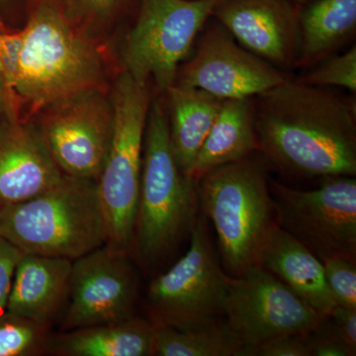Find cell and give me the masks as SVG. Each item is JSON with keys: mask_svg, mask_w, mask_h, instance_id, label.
I'll return each instance as SVG.
<instances>
[{"mask_svg": "<svg viewBox=\"0 0 356 356\" xmlns=\"http://www.w3.org/2000/svg\"><path fill=\"white\" fill-rule=\"evenodd\" d=\"M259 152L293 177H356V98L289 77L252 97Z\"/></svg>", "mask_w": 356, "mask_h": 356, "instance_id": "6da1fadb", "label": "cell"}, {"mask_svg": "<svg viewBox=\"0 0 356 356\" xmlns=\"http://www.w3.org/2000/svg\"><path fill=\"white\" fill-rule=\"evenodd\" d=\"M106 62L99 41L57 11L37 4L25 27L13 81L20 120L49 105L92 89H105Z\"/></svg>", "mask_w": 356, "mask_h": 356, "instance_id": "7a4b0ae2", "label": "cell"}, {"mask_svg": "<svg viewBox=\"0 0 356 356\" xmlns=\"http://www.w3.org/2000/svg\"><path fill=\"white\" fill-rule=\"evenodd\" d=\"M200 213L198 181L185 175L170 144L163 95L154 96L147 115L139 200L130 254L151 273L191 236Z\"/></svg>", "mask_w": 356, "mask_h": 356, "instance_id": "3957f363", "label": "cell"}, {"mask_svg": "<svg viewBox=\"0 0 356 356\" xmlns=\"http://www.w3.org/2000/svg\"><path fill=\"white\" fill-rule=\"evenodd\" d=\"M269 170L255 152L198 180L201 212L214 226L222 266L233 277L259 266L262 247L276 224Z\"/></svg>", "mask_w": 356, "mask_h": 356, "instance_id": "277c9868", "label": "cell"}, {"mask_svg": "<svg viewBox=\"0 0 356 356\" xmlns=\"http://www.w3.org/2000/svg\"><path fill=\"white\" fill-rule=\"evenodd\" d=\"M0 236L23 254L74 259L106 243L97 181L65 175L36 197L0 210Z\"/></svg>", "mask_w": 356, "mask_h": 356, "instance_id": "5b68a950", "label": "cell"}, {"mask_svg": "<svg viewBox=\"0 0 356 356\" xmlns=\"http://www.w3.org/2000/svg\"><path fill=\"white\" fill-rule=\"evenodd\" d=\"M113 135L97 180L106 245L130 252L139 200L143 149L152 84H139L122 70L111 90Z\"/></svg>", "mask_w": 356, "mask_h": 356, "instance_id": "8992f818", "label": "cell"}, {"mask_svg": "<svg viewBox=\"0 0 356 356\" xmlns=\"http://www.w3.org/2000/svg\"><path fill=\"white\" fill-rule=\"evenodd\" d=\"M186 254L149 283L145 297L147 318L154 327L198 329L225 318L233 276L225 271L209 232L199 213Z\"/></svg>", "mask_w": 356, "mask_h": 356, "instance_id": "52a82bcc", "label": "cell"}, {"mask_svg": "<svg viewBox=\"0 0 356 356\" xmlns=\"http://www.w3.org/2000/svg\"><path fill=\"white\" fill-rule=\"evenodd\" d=\"M218 0H140L120 58L136 83L153 84L163 95L175 84L178 67L191 55Z\"/></svg>", "mask_w": 356, "mask_h": 356, "instance_id": "ba28073f", "label": "cell"}, {"mask_svg": "<svg viewBox=\"0 0 356 356\" xmlns=\"http://www.w3.org/2000/svg\"><path fill=\"white\" fill-rule=\"evenodd\" d=\"M276 224L321 261H356V178L327 177L313 191L269 179Z\"/></svg>", "mask_w": 356, "mask_h": 356, "instance_id": "9c48e42d", "label": "cell"}, {"mask_svg": "<svg viewBox=\"0 0 356 356\" xmlns=\"http://www.w3.org/2000/svg\"><path fill=\"white\" fill-rule=\"evenodd\" d=\"M30 121L63 175L97 181L113 135V105L106 89L54 103Z\"/></svg>", "mask_w": 356, "mask_h": 356, "instance_id": "30bf717a", "label": "cell"}, {"mask_svg": "<svg viewBox=\"0 0 356 356\" xmlns=\"http://www.w3.org/2000/svg\"><path fill=\"white\" fill-rule=\"evenodd\" d=\"M139 266L126 250L102 245L72 261L60 332L119 322L137 315Z\"/></svg>", "mask_w": 356, "mask_h": 356, "instance_id": "8fae6325", "label": "cell"}, {"mask_svg": "<svg viewBox=\"0 0 356 356\" xmlns=\"http://www.w3.org/2000/svg\"><path fill=\"white\" fill-rule=\"evenodd\" d=\"M291 77L243 48L215 18L199 34L178 67L175 86L202 89L222 99L250 98Z\"/></svg>", "mask_w": 356, "mask_h": 356, "instance_id": "7c38bea8", "label": "cell"}, {"mask_svg": "<svg viewBox=\"0 0 356 356\" xmlns=\"http://www.w3.org/2000/svg\"><path fill=\"white\" fill-rule=\"evenodd\" d=\"M321 316L261 266L232 278L225 318L248 351L273 337L306 334Z\"/></svg>", "mask_w": 356, "mask_h": 356, "instance_id": "4fadbf2b", "label": "cell"}, {"mask_svg": "<svg viewBox=\"0 0 356 356\" xmlns=\"http://www.w3.org/2000/svg\"><path fill=\"white\" fill-rule=\"evenodd\" d=\"M211 17L250 53L283 72L296 69L298 7L286 0H218Z\"/></svg>", "mask_w": 356, "mask_h": 356, "instance_id": "5bb4252c", "label": "cell"}, {"mask_svg": "<svg viewBox=\"0 0 356 356\" xmlns=\"http://www.w3.org/2000/svg\"><path fill=\"white\" fill-rule=\"evenodd\" d=\"M64 177L31 121L0 118V206L36 197Z\"/></svg>", "mask_w": 356, "mask_h": 356, "instance_id": "9a60e30c", "label": "cell"}, {"mask_svg": "<svg viewBox=\"0 0 356 356\" xmlns=\"http://www.w3.org/2000/svg\"><path fill=\"white\" fill-rule=\"evenodd\" d=\"M72 266V261L62 257L23 254L6 312L53 329L67 308Z\"/></svg>", "mask_w": 356, "mask_h": 356, "instance_id": "2e32d148", "label": "cell"}, {"mask_svg": "<svg viewBox=\"0 0 356 356\" xmlns=\"http://www.w3.org/2000/svg\"><path fill=\"white\" fill-rule=\"evenodd\" d=\"M259 266L280 278L321 317L330 315L337 306L323 262L277 224L262 247Z\"/></svg>", "mask_w": 356, "mask_h": 356, "instance_id": "e0dca14e", "label": "cell"}, {"mask_svg": "<svg viewBox=\"0 0 356 356\" xmlns=\"http://www.w3.org/2000/svg\"><path fill=\"white\" fill-rule=\"evenodd\" d=\"M296 69L311 70L356 36V0H312L298 7Z\"/></svg>", "mask_w": 356, "mask_h": 356, "instance_id": "ac0fdd59", "label": "cell"}, {"mask_svg": "<svg viewBox=\"0 0 356 356\" xmlns=\"http://www.w3.org/2000/svg\"><path fill=\"white\" fill-rule=\"evenodd\" d=\"M156 327L135 315L108 324L54 334L50 355L154 356Z\"/></svg>", "mask_w": 356, "mask_h": 356, "instance_id": "d6986e66", "label": "cell"}, {"mask_svg": "<svg viewBox=\"0 0 356 356\" xmlns=\"http://www.w3.org/2000/svg\"><path fill=\"white\" fill-rule=\"evenodd\" d=\"M173 154L187 175L225 99L202 89L173 84L163 93Z\"/></svg>", "mask_w": 356, "mask_h": 356, "instance_id": "ffe728a7", "label": "cell"}, {"mask_svg": "<svg viewBox=\"0 0 356 356\" xmlns=\"http://www.w3.org/2000/svg\"><path fill=\"white\" fill-rule=\"evenodd\" d=\"M259 152L252 97L225 99L216 120L187 175L206 173Z\"/></svg>", "mask_w": 356, "mask_h": 356, "instance_id": "44dd1931", "label": "cell"}, {"mask_svg": "<svg viewBox=\"0 0 356 356\" xmlns=\"http://www.w3.org/2000/svg\"><path fill=\"white\" fill-rule=\"evenodd\" d=\"M156 356H243L245 344L226 318L198 329L154 327Z\"/></svg>", "mask_w": 356, "mask_h": 356, "instance_id": "7402d4cb", "label": "cell"}, {"mask_svg": "<svg viewBox=\"0 0 356 356\" xmlns=\"http://www.w3.org/2000/svg\"><path fill=\"white\" fill-rule=\"evenodd\" d=\"M140 0H35L63 16L79 31L97 40L128 11L137 9Z\"/></svg>", "mask_w": 356, "mask_h": 356, "instance_id": "603a6c76", "label": "cell"}, {"mask_svg": "<svg viewBox=\"0 0 356 356\" xmlns=\"http://www.w3.org/2000/svg\"><path fill=\"white\" fill-rule=\"evenodd\" d=\"M51 327L4 312L0 314V356L50 355Z\"/></svg>", "mask_w": 356, "mask_h": 356, "instance_id": "cb8c5ba5", "label": "cell"}, {"mask_svg": "<svg viewBox=\"0 0 356 356\" xmlns=\"http://www.w3.org/2000/svg\"><path fill=\"white\" fill-rule=\"evenodd\" d=\"M300 83L318 88H341L356 92V46L343 54L327 58L308 74L296 77Z\"/></svg>", "mask_w": 356, "mask_h": 356, "instance_id": "d4e9b609", "label": "cell"}, {"mask_svg": "<svg viewBox=\"0 0 356 356\" xmlns=\"http://www.w3.org/2000/svg\"><path fill=\"white\" fill-rule=\"evenodd\" d=\"M322 262L337 305L356 310V261L331 257Z\"/></svg>", "mask_w": 356, "mask_h": 356, "instance_id": "484cf974", "label": "cell"}, {"mask_svg": "<svg viewBox=\"0 0 356 356\" xmlns=\"http://www.w3.org/2000/svg\"><path fill=\"white\" fill-rule=\"evenodd\" d=\"M247 356H311L306 334L273 337L248 351Z\"/></svg>", "mask_w": 356, "mask_h": 356, "instance_id": "4316f807", "label": "cell"}, {"mask_svg": "<svg viewBox=\"0 0 356 356\" xmlns=\"http://www.w3.org/2000/svg\"><path fill=\"white\" fill-rule=\"evenodd\" d=\"M306 339L311 356H351L348 348L334 336L325 317L306 332Z\"/></svg>", "mask_w": 356, "mask_h": 356, "instance_id": "83f0119b", "label": "cell"}, {"mask_svg": "<svg viewBox=\"0 0 356 356\" xmlns=\"http://www.w3.org/2000/svg\"><path fill=\"white\" fill-rule=\"evenodd\" d=\"M23 252L0 236V314L6 312L16 267Z\"/></svg>", "mask_w": 356, "mask_h": 356, "instance_id": "f1b7e54d", "label": "cell"}, {"mask_svg": "<svg viewBox=\"0 0 356 356\" xmlns=\"http://www.w3.org/2000/svg\"><path fill=\"white\" fill-rule=\"evenodd\" d=\"M325 321L334 336L348 348L351 356L356 355V310L337 306Z\"/></svg>", "mask_w": 356, "mask_h": 356, "instance_id": "f546056e", "label": "cell"}, {"mask_svg": "<svg viewBox=\"0 0 356 356\" xmlns=\"http://www.w3.org/2000/svg\"><path fill=\"white\" fill-rule=\"evenodd\" d=\"M3 25H2L1 21H0V30L2 29ZM13 116L11 115L10 102H9L8 92H7V88L6 86V81H4L3 76H2L1 72H0V118L2 116Z\"/></svg>", "mask_w": 356, "mask_h": 356, "instance_id": "4dcf8cb0", "label": "cell"}, {"mask_svg": "<svg viewBox=\"0 0 356 356\" xmlns=\"http://www.w3.org/2000/svg\"><path fill=\"white\" fill-rule=\"evenodd\" d=\"M286 1L292 3L293 6L300 7L304 6V4L308 3V2L312 1V0H286Z\"/></svg>", "mask_w": 356, "mask_h": 356, "instance_id": "1f68e13d", "label": "cell"}, {"mask_svg": "<svg viewBox=\"0 0 356 356\" xmlns=\"http://www.w3.org/2000/svg\"><path fill=\"white\" fill-rule=\"evenodd\" d=\"M6 1L7 0H0V6H1V4L6 3Z\"/></svg>", "mask_w": 356, "mask_h": 356, "instance_id": "d6a6232c", "label": "cell"}, {"mask_svg": "<svg viewBox=\"0 0 356 356\" xmlns=\"http://www.w3.org/2000/svg\"><path fill=\"white\" fill-rule=\"evenodd\" d=\"M0 210H1V206H0Z\"/></svg>", "mask_w": 356, "mask_h": 356, "instance_id": "836d02e7", "label": "cell"}]
</instances>
